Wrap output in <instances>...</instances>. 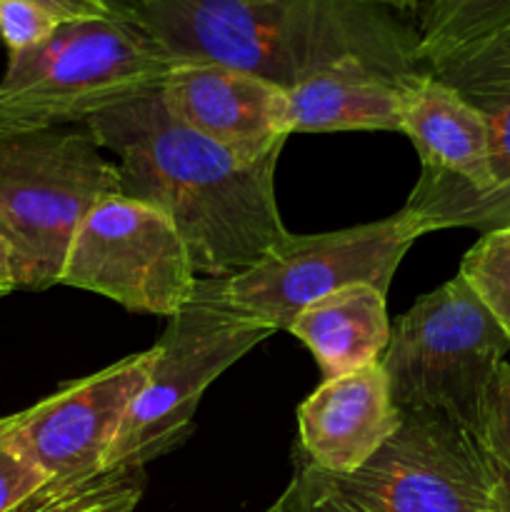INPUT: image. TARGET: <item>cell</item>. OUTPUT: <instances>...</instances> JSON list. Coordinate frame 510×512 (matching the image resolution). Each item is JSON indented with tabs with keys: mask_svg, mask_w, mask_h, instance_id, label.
<instances>
[{
	"mask_svg": "<svg viewBox=\"0 0 510 512\" xmlns=\"http://www.w3.org/2000/svg\"><path fill=\"white\" fill-rule=\"evenodd\" d=\"M120 170V195L163 210L198 278H230L260 263L293 233L280 218V153L243 163L175 120L160 85L110 105L85 123Z\"/></svg>",
	"mask_w": 510,
	"mask_h": 512,
	"instance_id": "6da1fadb",
	"label": "cell"
},
{
	"mask_svg": "<svg viewBox=\"0 0 510 512\" xmlns=\"http://www.w3.org/2000/svg\"><path fill=\"white\" fill-rule=\"evenodd\" d=\"M173 60H205L290 90L343 63L425 70L418 30L363 0H110Z\"/></svg>",
	"mask_w": 510,
	"mask_h": 512,
	"instance_id": "7a4b0ae2",
	"label": "cell"
},
{
	"mask_svg": "<svg viewBox=\"0 0 510 512\" xmlns=\"http://www.w3.org/2000/svg\"><path fill=\"white\" fill-rule=\"evenodd\" d=\"M388 443L348 475L298 470L283 512H500L498 475L480 440L430 410H400Z\"/></svg>",
	"mask_w": 510,
	"mask_h": 512,
	"instance_id": "3957f363",
	"label": "cell"
},
{
	"mask_svg": "<svg viewBox=\"0 0 510 512\" xmlns=\"http://www.w3.org/2000/svg\"><path fill=\"white\" fill-rule=\"evenodd\" d=\"M173 65L118 13L63 20L40 45L10 53L0 80V140L88 123L110 105L158 88Z\"/></svg>",
	"mask_w": 510,
	"mask_h": 512,
	"instance_id": "277c9868",
	"label": "cell"
},
{
	"mask_svg": "<svg viewBox=\"0 0 510 512\" xmlns=\"http://www.w3.org/2000/svg\"><path fill=\"white\" fill-rule=\"evenodd\" d=\"M120 195V170L85 123L0 140V238L18 290L60 283L83 220Z\"/></svg>",
	"mask_w": 510,
	"mask_h": 512,
	"instance_id": "5b68a950",
	"label": "cell"
},
{
	"mask_svg": "<svg viewBox=\"0 0 510 512\" xmlns=\"http://www.w3.org/2000/svg\"><path fill=\"white\" fill-rule=\"evenodd\" d=\"M510 340L460 275L423 295L390 328L380 358L400 410H430L478 438Z\"/></svg>",
	"mask_w": 510,
	"mask_h": 512,
	"instance_id": "8992f818",
	"label": "cell"
},
{
	"mask_svg": "<svg viewBox=\"0 0 510 512\" xmlns=\"http://www.w3.org/2000/svg\"><path fill=\"white\" fill-rule=\"evenodd\" d=\"M273 333L223 298V278H198L190 303L168 318L155 343L153 373L115 435L105 470L145 468L180 448L193 435L205 390Z\"/></svg>",
	"mask_w": 510,
	"mask_h": 512,
	"instance_id": "52a82bcc",
	"label": "cell"
},
{
	"mask_svg": "<svg viewBox=\"0 0 510 512\" xmlns=\"http://www.w3.org/2000/svg\"><path fill=\"white\" fill-rule=\"evenodd\" d=\"M418 238L423 230L403 208L355 228L290 235L260 263L223 278V298L273 330H288L300 310L348 285L368 283L388 293Z\"/></svg>",
	"mask_w": 510,
	"mask_h": 512,
	"instance_id": "ba28073f",
	"label": "cell"
},
{
	"mask_svg": "<svg viewBox=\"0 0 510 512\" xmlns=\"http://www.w3.org/2000/svg\"><path fill=\"white\" fill-rule=\"evenodd\" d=\"M58 285L98 293L130 313L173 318L193 298L198 273L163 210L113 195L78 228Z\"/></svg>",
	"mask_w": 510,
	"mask_h": 512,
	"instance_id": "9c48e42d",
	"label": "cell"
},
{
	"mask_svg": "<svg viewBox=\"0 0 510 512\" xmlns=\"http://www.w3.org/2000/svg\"><path fill=\"white\" fill-rule=\"evenodd\" d=\"M400 133L423 165L403 205L423 235L445 228L495 230L493 143L483 115L423 70L403 90Z\"/></svg>",
	"mask_w": 510,
	"mask_h": 512,
	"instance_id": "30bf717a",
	"label": "cell"
},
{
	"mask_svg": "<svg viewBox=\"0 0 510 512\" xmlns=\"http://www.w3.org/2000/svg\"><path fill=\"white\" fill-rule=\"evenodd\" d=\"M155 355L153 345L120 358L98 373L60 385L33 408L8 415V440L48 483L103 473L115 435L153 373Z\"/></svg>",
	"mask_w": 510,
	"mask_h": 512,
	"instance_id": "8fae6325",
	"label": "cell"
},
{
	"mask_svg": "<svg viewBox=\"0 0 510 512\" xmlns=\"http://www.w3.org/2000/svg\"><path fill=\"white\" fill-rule=\"evenodd\" d=\"M160 98L175 120L243 163L280 153L290 138L288 93L228 65L175 60L160 83Z\"/></svg>",
	"mask_w": 510,
	"mask_h": 512,
	"instance_id": "7c38bea8",
	"label": "cell"
},
{
	"mask_svg": "<svg viewBox=\"0 0 510 512\" xmlns=\"http://www.w3.org/2000/svg\"><path fill=\"white\" fill-rule=\"evenodd\" d=\"M400 418L380 363L323 380L298 408L300 455L323 473L348 475L388 443Z\"/></svg>",
	"mask_w": 510,
	"mask_h": 512,
	"instance_id": "4fadbf2b",
	"label": "cell"
},
{
	"mask_svg": "<svg viewBox=\"0 0 510 512\" xmlns=\"http://www.w3.org/2000/svg\"><path fill=\"white\" fill-rule=\"evenodd\" d=\"M413 75L390 73L365 60H343L285 90L290 135L340 130L400 133L403 90Z\"/></svg>",
	"mask_w": 510,
	"mask_h": 512,
	"instance_id": "5bb4252c",
	"label": "cell"
},
{
	"mask_svg": "<svg viewBox=\"0 0 510 512\" xmlns=\"http://www.w3.org/2000/svg\"><path fill=\"white\" fill-rule=\"evenodd\" d=\"M388 293L358 283L315 300L288 325L313 353L325 380L380 363L390 343Z\"/></svg>",
	"mask_w": 510,
	"mask_h": 512,
	"instance_id": "9a60e30c",
	"label": "cell"
},
{
	"mask_svg": "<svg viewBox=\"0 0 510 512\" xmlns=\"http://www.w3.org/2000/svg\"><path fill=\"white\" fill-rule=\"evenodd\" d=\"M430 75L485 118L493 143V220L510 225V23L430 63Z\"/></svg>",
	"mask_w": 510,
	"mask_h": 512,
	"instance_id": "2e32d148",
	"label": "cell"
},
{
	"mask_svg": "<svg viewBox=\"0 0 510 512\" xmlns=\"http://www.w3.org/2000/svg\"><path fill=\"white\" fill-rule=\"evenodd\" d=\"M510 23V0H428L418 20L423 68Z\"/></svg>",
	"mask_w": 510,
	"mask_h": 512,
	"instance_id": "e0dca14e",
	"label": "cell"
},
{
	"mask_svg": "<svg viewBox=\"0 0 510 512\" xmlns=\"http://www.w3.org/2000/svg\"><path fill=\"white\" fill-rule=\"evenodd\" d=\"M510 340V225L483 233L458 270Z\"/></svg>",
	"mask_w": 510,
	"mask_h": 512,
	"instance_id": "ac0fdd59",
	"label": "cell"
},
{
	"mask_svg": "<svg viewBox=\"0 0 510 512\" xmlns=\"http://www.w3.org/2000/svg\"><path fill=\"white\" fill-rule=\"evenodd\" d=\"M478 440L490 460L510 475V360L500 365L490 385Z\"/></svg>",
	"mask_w": 510,
	"mask_h": 512,
	"instance_id": "d6986e66",
	"label": "cell"
},
{
	"mask_svg": "<svg viewBox=\"0 0 510 512\" xmlns=\"http://www.w3.org/2000/svg\"><path fill=\"white\" fill-rule=\"evenodd\" d=\"M63 23L60 15L30 0H5L0 3V38L10 53L35 48L55 33Z\"/></svg>",
	"mask_w": 510,
	"mask_h": 512,
	"instance_id": "ffe728a7",
	"label": "cell"
},
{
	"mask_svg": "<svg viewBox=\"0 0 510 512\" xmlns=\"http://www.w3.org/2000/svg\"><path fill=\"white\" fill-rule=\"evenodd\" d=\"M45 485L48 478L8 440V418H0V512H18Z\"/></svg>",
	"mask_w": 510,
	"mask_h": 512,
	"instance_id": "44dd1931",
	"label": "cell"
},
{
	"mask_svg": "<svg viewBox=\"0 0 510 512\" xmlns=\"http://www.w3.org/2000/svg\"><path fill=\"white\" fill-rule=\"evenodd\" d=\"M0 3H5V0H0ZM30 3H38L43 8L53 10L63 20L108 18V15H113L110 0H30Z\"/></svg>",
	"mask_w": 510,
	"mask_h": 512,
	"instance_id": "7402d4cb",
	"label": "cell"
},
{
	"mask_svg": "<svg viewBox=\"0 0 510 512\" xmlns=\"http://www.w3.org/2000/svg\"><path fill=\"white\" fill-rule=\"evenodd\" d=\"M13 290H18L13 268V250L5 243V238H0V298L10 295Z\"/></svg>",
	"mask_w": 510,
	"mask_h": 512,
	"instance_id": "603a6c76",
	"label": "cell"
},
{
	"mask_svg": "<svg viewBox=\"0 0 510 512\" xmlns=\"http://www.w3.org/2000/svg\"><path fill=\"white\" fill-rule=\"evenodd\" d=\"M363 3L378 5V8L393 10V13H413L423 5V0H363Z\"/></svg>",
	"mask_w": 510,
	"mask_h": 512,
	"instance_id": "cb8c5ba5",
	"label": "cell"
},
{
	"mask_svg": "<svg viewBox=\"0 0 510 512\" xmlns=\"http://www.w3.org/2000/svg\"><path fill=\"white\" fill-rule=\"evenodd\" d=\"M495 475H498V505H500V512H510V475H505L503 470L498 468V465H495Z\"/></svg>",
	"mask_w": 510,
	"mask_h": 512,
	"instance_id": "d4e9b609",
	"label": "cell"
},
{
	"mask_svg": "<svg viewBox=\"0 0 510 512\" xmlns=\"http://www.w3.org/2000/svg\"><path fill=\"white\" fill-rule=\"evenodd\" d=\"M265 512H283V510H280V505H278V503H275V505H273V508H268V510H265Z\"/></svg>",
	"mask_w": 510,
	"mask_h": 512,
	"instance_id": "484cf974",
	"label": "cell"
}]
</instances>
